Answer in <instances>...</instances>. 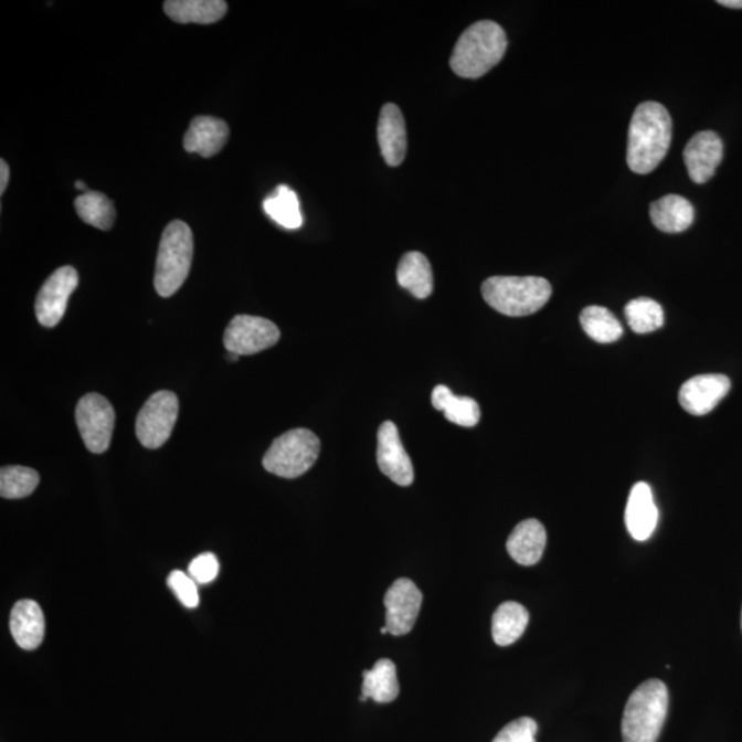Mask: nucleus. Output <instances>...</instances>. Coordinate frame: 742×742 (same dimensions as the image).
I'll return each mask as SVG.
<instances>
[{
  "instance_id": "obj_1",
  "label": "nucleus",
  "mask_w": 742,
  "mask_h": 742,
  "mask_svg": "<svg viewBox=\"0 0 742 742\" xmlns=\"http://www.w3.org/2000/svg\"><path fill=\"white\" fill-rule=\"evenodd\" d=\"M672 121L661 104L644 103L635 109L628 129L627 165L639 176L659 167L670 149Z\"/></svg>"
},
{
  "instance_id": "obj_2",
  "label": "nucleus",
  "mask_w": 742,
  "mask_h": 742,
  "mask_svg": "<svg viewBox=\"0 0 742 742\" xmlns=\"http://www.w3.org/2000/svg\"><path fill=\"white\" fill-rule=\"evenodd\" d=\"M506 49L504 28L494 21H479L460 35L449 65L459 77L479 78L502 61Z\"/></svg>"
},
{
  "instance_id": "obj_3",
  "label": "nucleus",
  "mask_w": 742,
  "mask_h": 742,
  "mask_svg": "<svg viewBox=\"0 0 742 742\" xmlns=\"http://www.w3.org/2000/svg\"><path fill=\"white\" fill-rule=\"evenodd\" d=\"M668 712V689L659 679L645 680L624 708L623 742H656Z\"/></svg>"
},
{
  "instance_id": "obj_4",
  "label": "nucleus",
  "mask_w": 742,
  "mask_h": 742,
  "mask_svg": "<svg viewBox=\"0 0 742 742\" xmlns=\"http://www.w3.org/2000/svg\"><path fill=\"white\" fill-rule=\"evenodd\" d=\"M487 305L506 317H527L552 297V285L539 277H491L481 286Z\"/></svg>"
},
{
  "instance_id": "obj_5",
  "label": "nucleus",
  "mask_w": 742,
  "mask_h": 742,
  "mask_svg": "<svg viewBox=\"0 0 742 742\" xmlns=\"http://www.w3.org/2000/svg\"><path fill=\"white\" fill-rule=\"evenodd\" d=\"M194 240L182 221L170 224L162 233L157 255L155 288L161 297H171L182 288L193 263Z\"/></svg>"
},
{
  "instance_id": "obj_6",
  "label": "nucleus",
  "mask_w": 742,
  "mask_h": 742,
  "mask_svg": "<svg viewBox=\"0 0 742 742\" xmlns=\"http://www.w3.org/2000/svg\"><path fill=\"white\" fill-rule=\"evenodd\" d=\"M320 442L305 428L292 430L275 438L263 458L264 469L284 479L300 477L317 463Z\"/></svg>"
},
{
  "instance_id": "obj_7",
  "label": "nucleus",
  "mask_w": 742,
  "mask_h": 742,
  "mask_svg": "<svg viewBox=\"0 0 742 742\" xmlns=\"http://www.w3.org/2000/svg\"><path fill=\"white\" fill-rule=\"evenodd\" d=\"M179 401L176 393L159 391L144 404L137 417L135 432L146 448H160L170 438L177 424Z\"/></svg>"
},
{
  "instance_id": "obj_8",
  "label": "nucleus",
  "mask_w": 742,
  "mask_h": 742,
  "mask_svg": "<svg viewBox=\"0 0 742 742\" xmlns=\"http://www.w3.org/2000/svg\"><path fill=\"white\" fill-rule=\"evenodd\" d=\"M115 423V410L108 399L98 393H88L78 401L76 424L89 452L94 454L108 452Z\"/></svg>"
},
{
  "instance_id": "obj_9",
  "label": "nucleus",
  "mask_w": 742,
  "mask_h": 742,
  "mask_svg": "<svg viewBox=\"0 0 742 742\" xmlns=\"http://www.w3.org/2000/svg\"><path fill=\"white\" fill-rule=\"evenodd\" d=\"M280 331L266 318L237 315L224 331L223 342L229 352L255 356L277 344Z\"/></svg>"
},
{
  "instance_id": "obj_10",
  "label": "nucleus",
  "mask_w": 742,
  "mask_h": 742,
  "mask_svg": "<svg viewBox=\"0 0 742 742\" xmlns=\"http://www.w3.org/2000/svg\"><path fill=\"white\" fill-rule=\"evenodd\" d=\"M385 627L391 635H406L412 632L423 605V593L410 579H398L388 589L384 598Z\"/></svg>"
},
{
  "instance_id": "obj_11",
  "label": "nucleus",
  "mask_w": 742,
  "mask_h": 742,
  "mask_svg": "<svg viewBox=\"0 0 742 742\" xmlns=\"http://www.w3.org/2000/svg\"><path fill=\"white\" fill-rule=\"evenodd\" d=\"M78 275L71 266L61 267L39 290L36 297V318L44 328H54L64 318L67 301L77 288Z\"/></svg>"
},
{
  "instance_id": "obj_12",
  "label": "nucleus",
  "mask_w": 742,
  "mask_h": 742,
  "mask_svg": "<svg viewBox=\"0 0 742 742\" xmlns=\"http://www.w3.org/2000/svg\"><path fill=\"white\" fill-rule=\"evenodd\" d=\"M377 463L386 477L398 486L409 487L414 481V468L406 449L399 436L396 425L386 421L379 430V447H377Z\"/></svg>"
},
{
  "instance_id": "obj_13",
  "label": "nucleus",
  "mask_w": 742,
  "mask_h": 742,
  "mask_svg": "<svg viewBox=\"0 0 742 742\" xmlns=\"http://www.w3.org/2000/svg\"><path fill=\"white\" fill-rule=\"evenodd\" d=\"M732 382L724 374H701L685 382L679 390V403L691 415H706L728 395Z\"/></svg>"
},
{
  "instance_id": "obj_14",
  "label": "nucleus",
  "mask_w": 742,
  "mask_h": 742,
  "mask_svg": "<svg viewBox=\"0 0 742 742\" xmlns=\"http://www.w3.org/2000/svg\"><path fill=\"white\" fill-rule=\"evenodd\" d=\"M723 159V142L713 131L696 134L686 145L683 160L688 173L697 184L707 183L716 176Z\"/></svg>"
},
{
  "instance_id": "obj_15",
  "label": "nucleus",
  "mask_w": 742,
  "mask_h": 742,
  "mask_svg": "<svg viewBox=\"0 0 742 742\" xmlns=\"http://www.w3.org/2000/svg\"><path fill=\"white\" fill-rule=\"evenodd\" d=\"M626 527L635 541H648L655 532L659 521V510L654 499V492L648 483H637L629 492L626 515Z\"/></svg>"
},
{
  "instance_id": "obj_16",
  "label": "nucleus",
  "mask_w": 742,
  "mask_h": 742,
  "mask_svg": "<svg viewBox=\"0 0 742 742\" xmlns=\"http://www.w3.org/2000/svg\"><path fill=\"white\" fill-rule=\"evenodd\" d=\"M381 155L390 167L401 166L406 159L407 131L402 110L395 104H386L381 109L379 128Z\"/></svg>"
},
{
  "instance_id": "obj_17",
  "label": "nucleus",
  "mask_w": 742,
  "mask_h": 742,
  "mask_svg": "<svg viewBox=\"0 0 742 742\" xmlns=\"http://www.w3.org/2000/svg\"><path fill=\"white\" fill-rule=\"evenodd\" d=\"M230 129L226 121L212 116H199L191 120L184 135L183 146L188 153L210 159L227 144Z\"/></svg>"
},
{
  "instance_id": "obj_18",
  "label": "nucleus",
  "mask_w": 742,
  "mask_h": 742,
  "mask_svg": "<svg viewBox=\"0 0 742 742\" xmlns=\"http://www.w3.org/2000/svg\"><path fill=\"white\" fill-rule=\"evenodd\" d=\"M46 622L41 606L32 600H22L10 614V633L21 649L35 650L41 646Z\"/></svg>"
},
{
  "instance_id": "obj_19",
  "label": "nucleus",
  "mask_w": 742,
  "mask_h": 742,
  "mask_svg": "<svg viewBox=\"0 0 742 742\" xmlns=\"http://www.w3.org/2000/svg\"><path fill=\"white\" fill-rule=\"evenodd\" d=\"M547 542V530H544L542 522L530 519L520 522L515 528L506 548H508L511 559L519 562L520 565L531 566L542 559Z\"/></svg>"
},
{
  "instance_id": "obj_20",
  "label": "nucleus",
  "mask_w": 742,
  "mask_h": 742,
  "mask_svg": "<svg viewBox=\"0 0 742 742\" xmlns=\"http://www.w3.org/2000/svg\"><path fill=\"white\" fill-rule=\"evenodd\" d=\"M650 219L660 232L678 234L693 224L695 208L685 197L670 194L650 205Z\"/></svg>"
},
{
  "instance_id": "obj_21",
  "label": "nucleus",
  "mask_w": 742,
  "mask_h": 742,
  "mask_svg": "<svg viewBox=\"0 0 742 742\" xmlns=\"http://www.w3.org/2000/svg\"><path fill=\"white\" fill-rule=\"evenodd\" d=\"M165 10L179 24H213L227 13V3L223 0H168Z\"/></svg>"
},
{
  "instance_id": "obj_22",
  "label": "nucleus",
  "mask_w": 742,
  "mask_h": 742,
  "mask_svg": "<svg viewBox=\"0 0 742 742\" xmlns=\"http://www.w3.org/2000/svg\"><path fill=\"white\" fill-rule=\"evenodd\" d=\"M433 407L444 413L449 423L471 428L479 424L481 412L475 399L455 396L446 385H437L432 392Z\"/></svg>"
},
{
  "instance_id": "obj_23",
  "label": "nucleus",
  "mask_w": 742,
  "mask_h": 742,
  "mask_svg": "<svg viewBox=\"0 0 742 742\" xmlns=\"http://www.w3.org/2000/svg\"><path fill=\"white\" fill-rule=\"evenodd\" d=\"M402 288L420 300L430 297L433 292V273L428 258L420 252H409L402 257L396 272Z\"/></svg>"
},
{
  "instance_id": "obj_24",
  "label": "nucleus",
  "mask_w": 742,
  "mask_h": 742,
  "mask_svg": "<svg viewBox=\"0 0 742 742\" xmlns=\"http://www.w3.org/2000/svg\"><path fill=\"white\" fill-rule=\"evenodd\" d=\"M398 696L396 667L392 660L381 659L371 670L363 671L361 701L371 699L379 704H386V702L396 700Z\"/></svg>"
},
{
  "instance_id": "obj_25",
  "label": "nucleus",
  "mask_w": 742,
  "mask_h": 742,
  "mask_svg": "<svg viewBox=\"0 0 742 742\" xmlns=\"http://www.w3.org/2000/svg\"><path fill=\"white\" fill-rule=\"evenodd\" d=\"M530 622L528 611L519 603L508 601L498 606L492 616V638L499 646H509L524 634Z\"/></svg>"
},
{
  "instance_id": "obj_26",
  "label": "nucleus",
  "mask_w": 742,
  "mask_h": 742,
  "mask_svg": "<svg viewBox=\"0 0 742 742\" xmlns=\"http://www.w3.org/2000/svg\"><path fill=\"white\" fill-rule=\"evenodd\" d=\"M263 210L279 226L289 230L303 226V213L299 197L288 186L280 184L263 202Z\"/></svg>"
},
{
  "instance_id": "obj_27",
  "label": "nucleus",
  "mask_w": 742,
  "mask_h": 742,
  "mask_svg": "<svg viewBox=\"0 0 742 742\" xmlns=\"http://www.w3.org/2000/svg\"><path fill=\"white\" fill-rule=\"evenodd\" d=\"M78 218L95 229L110 230L116 219L114 202L99 191H86L75 200Z\"/></svg>"
},
{
  "instance_id": "obj_28",
  "label": "nucleus",
  "mask_w": 742,
  "mask_h": 742,
  "mask_svg": "<svg viewBox=\"0 0 742 742\" xmlns=\"http://www.w3.org/2000/svg\"><path fill=\"white\" fill-rule=\"evenodd\" d=\"M581 324L590 339L610 344L623 336V326L608 308L590 306L581 314Z\"/></svg>"
},
{
  "instance_id": "obj_29",
  "label": "nucleus",
  "mask_w": 742,
  "mask_h": 742,
  "mask_svg": "<svg viewBox=\"0 0 742 742\" xmlns=\"http://www.w3.org/2000/svg\"><path fill=\"white\" fill-rule=\"evenodd\" d=\"M629 328L637 335H648L660 329L665 324V311L659 303L639 297L628 303L624 308Z\"/></svg>"
},
{
  "instance_id": "obj_30",
  "label": "nucleus",
  "mask_w": 742,
  "mask_h": 742,
  "mask_svg": "<svg viewBox=\"0 0 742 742\" xmlns=\"http://www.w3.org/2000/svg\"><path fill=\"white\" fill-rule=\"evenodd\" d=\"M41 477L36 470L25 466H4L0 470V495L6 499L30 497L36 490Z\"/></svg>"
},
{
  "instance_id": "obj_31",
  "label": "nucleus",
  "mask_w": 742,
  "mask_h": 742,
  "mask_svg": "<svg viewBox=\"0 0 742 742\" xmlns=\"http://www.w3.org/2000/svg\"><path fill=\"white\" fill-rule=\"evenodd\" d=\"M538 723L532 718H520L506 724L492 742H537Z\"/></svg>"
},
{
  "instance_id": "obj_32",
  "label": "nucleus",
  "mask_w": 742,
  "mask_h": 742,
  "mask_svg": "<svg viewBox=\"0 0 742 742\" xmlns=\"http://www.w3.org/2000/svg\"><path fill=\"white\" fill-rule=\"evenodd\" d=\"M168 586L172 590L177 598L186 606V608H197L200 603L199 590L197 584L188 573L182 571H173L168 577Z\"/></svg>"
},
{
  "instance_id": "obj_33",
  "label": "nucleus",
  "mask_w": 742,
  "mask_h": 742,
  "mask_svg": "<svg viewBox=\"0 0 742 742\" xmlns=\"http://www.w3.org/2000/svg\"><path fill=\"white\" fill-rule=\"evenodd\" d=\"M219 562L215 554L204 553L195 556L189 565V575L195 583L208 584L218 577Z\"/></svg>"
},
{
  "instance_id": "obj_34",
  "label": "nucleus",
  "mask_w": 742,
  "mask_h": 742,
  "mask_svg": "<svg viewBox=\"0 0 742 742\" xmlns=\"http://www.w3.org/2000/svg\"><path fill=\"white\" fill-rule=\"evenodd\" d=\"M0 193H4L6 188H8L9 183V178H10V170L8 162L4 160L0 161Z\"/></svg>"
},
{
  "instance_id": "obj_35",
  "label": "nucleus",
  "mask_w": 742,
  "mask_h": 742,
  "mask_svg": "<svg viewBox=\"0 0 742 742\" xmlns=\"http://www.w3.org/2000/svg\"><path fill=\"white\" fill-rule=\"evenodd\" d=\"M718 3L729 9H742V0H719Z\"/></svg>"
},
{
  "instance_id": "obj_36",
  "label": "nucleus",
  "mask_w": 742,
  "mask_h": 742,
  "mask_svg": "<svg viewBox=\"0 0 742 742\" xmlns=\"http://www.w3.org/2000/svg\"><path fill=\"white\" fill-rule=\"evenodd\" d=\"M75 186H76V189H78V190H86V189H87V188H86V184H84V183L81 182V181L76 182Z\"/></svg>"
},
{
  "instance_id": "obj_37",
  "label": "nucleus",
  "mask_w": 742,
  "mask_h": 742,
  "mask_svg": "<svg viewBox=\"0 0 742 742\" xmlns=\"http://www.w3.org/2000/svg\"><path fill=\"white\" fill-rule=\"evenodd\" d=\"M381 633H382V634H388V633H390V632H388V628L384 626V627L381 628Z\"/></svg>"
},
{
  "instance_id": "obj_38",
  "label": "nucleus",
  "mask_w": 742,
  "mask_h": 742,
  "mask_svg": "<svg viewBox=\"0 0 742 742\" xmlns=\"http://www.w3.org/2000/svg\"><path fill=\"white\" fill-rule=\"evenodd\" d=\"M741 627H742V616H741Z\"/></svg>"
}]
</instances>
